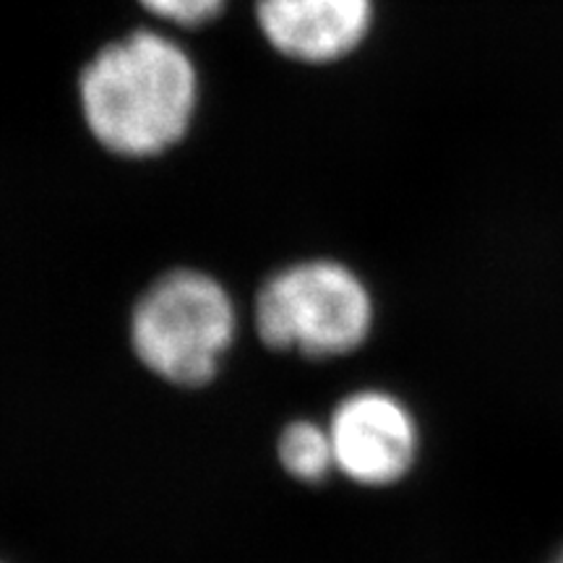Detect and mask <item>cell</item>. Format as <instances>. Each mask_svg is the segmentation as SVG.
I'll list each match as a JSON object with an SVG mask.
<instances>
[{"instance_id": "obj_1", "label": "cell", "mask_w": 563, "mask_h": 563, "mask_svg": "<svg viewBox=\"0 0 563 563\" xmlns=\"http://www.w3.org/2000/svg\"><path fill=\"white\" fill-rule=\"evenodd\" d=\"M79 95L84 121L104 150L144 159L167 152L188 133L199 76L180 45L141 30L104 45L87 63Z\"/></svg>"}, {"instance_id": "obj_2", "label": "cell", "mask_w": 563, "mask_h": 563, "mask_svg": "<svg viewBox=\"0 0 563 563\" xmlns=\"http://www.w3.org/2000/svg\"><path fill=\"white\" fill-rule=\"evenodd\" d=\"M235 336V308L209 274L175 269L141 295L131 316V344L141 363L167 384H209Z\"/></svg>"}, {"instance_id": "obj_3", "label": "cell", "mask_w": 563, "mask_h": 563, "mask_svg": "<svg viewBox=\"0 0 563 563\" xmlns=\"http://www.w3.org/2000/svg\"><path fill=\"white\" fill-rule=\"evenodd\" d=\"M376 306L350 266L329 258L292 264L269 277L256 300V329L266 347L308 357L361 350L373 332Z\"/></svg>"}, {"instance_id": "obj_4", "label": "cell", "mask_w": 563, "mask_h": 563, "mask_svg": "<svg viewBox=\"0 0 563 563\" xmlns=\"http://www.w3.org/2000/svg\"><path fill=\"white\" fill-rule=\"evenodd\" d=\"M334 467L365 488L397 485L420 456V426L402 399L382 389L344 397L329 420Z\"/></svg>"}, {"instance_id": "obj_5", "label": "cell", "mask_w": 563, "mask_h": 563, "mask_svg": "<svg viewBox=\"0 0 563 563\" xmlns=\"http://www.w3.org/2000/svg\"><path fill=\"white\" fill-rule=\"evenodd\" d=\"M258 30L300 63H334L368 37L373 0H256Z\"/></svg>"}, {"instance_id": "obj_6", "label": "cell", "mask_w": 563, "mask_h": 563, "mask_svg": "<svg viewBox=\"0 0 563 563\" xmlns=\"http://www.w3.org/2000/svg\"><path fill=\"white\" fill-rule=\"evenodd\" d=\"M279 462L295 481H327V475L336 470L329 428H321L311 420L290 422L279 435Z\"/></svg>"}, {"instance_id": "obj_7", "label": "cell", "mask_w": 563, "mask_h": 563, "mask_svg": "<svg viewBox=\"0 0 563 563\" xmlns=\"http://www.w3.org/2000/svg\"><path fill=\"white\" fill-rule=\"evenodd\" d=\"M152 16L183 26L207 24L224 9L228 0H139Z\"/></svg>"}, {"instance_id": "obj_8", "label": "cell", "mask_w": 563, "mask_h": 563, "mask_svg": "<svg viewBox=\"0 0 563 563\" xmlns=\"http://www.w3.org/2000/svg\"><path fill=\"white\" fill-rule=\"evenodd\" d=\"M545 563H563V543L555 548V551L551 553V559H548Z\"/></svg>"}]
</instances>
